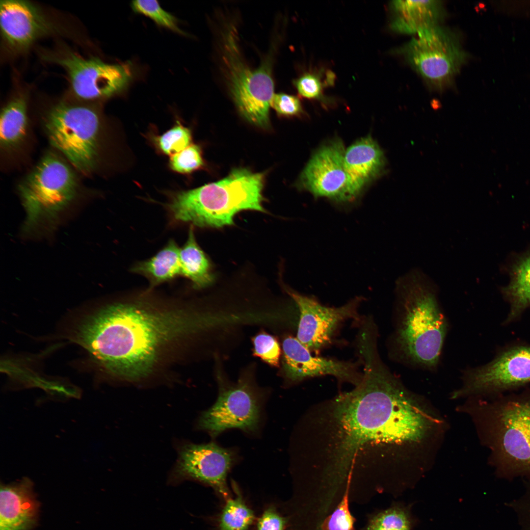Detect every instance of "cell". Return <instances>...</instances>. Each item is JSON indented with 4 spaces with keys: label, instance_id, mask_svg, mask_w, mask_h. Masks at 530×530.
<instances>
[{
    "label": "cell",
    "instance_id": "7402d4cb",
    "mask_svg": "<svg viewBox=\"0 0 530 530\" xmlns=\"http://www.w3.org/2000/svg\"><path fill=\"white\" fill-rule=\"evenodd\" d=\"M27 101L24 95L9 101L0 113V143L4 151L18 148L25 141L27 133Z\"/></svg>",
    "mask_w": 530,
    "mask_h": 530
},
{
    "label": "cell",
    "instance_id": "2e32d148",
    "mask_svg": "<svg viewBox=\"0 0 530 530\" xmlns=\"http://www.w3.org/2000/svg\"><path fill=\"white\" fill-rule=\"evenodd\" d=\"M282 345L284 371L292 381L328 375L356 386L362 380L363 372L359 370L360 359L353 362L313 356L297 338L292 336L285 338Z\"/></svg>",
    "mask_w": 530,
    "mask_h": 530
},
{
    "label": "cell",
    "instance_id": "1f68e13d",
    "mask_svg": "<svg viewBox=\"0 0 530 530\" xmlns=\"http://www.w3.org/2000/svg\"><path fill=\"white\" fill-rule=\"evenodd\" d=\"M325 83L322 82L319 74L316 72H306L293 81L299 95L309 99L322 101L325 99L323 88Z\"/></svg>",
    "mask_w": 530,
    "mask_h": 530
},
{
    "label": "cell",
    "instance_id": "44dd1931",
    "mask_svg": "<svg viewBox=\"0 0 530 530\" xmlns=\"http://www.w3.org/2000/svg\"><path fill=\"white\" fill-rule=\"evenodd\" d=\"M180 248L173 239H170L151 258L134 265L132 271L144 276L151 287L182 276Z\"/></svg>",
    "mask_w": 530,
    "mask_h": 530
},
{
    "label": "cell",
    "instance_id": "603a6c76",
    "mask_svg": "<svg viewBox=\"0 0 530 530\" xmlns=\"http://www.w3.org/2000/svg\"><path fill=\"white\" fill-rule=\"evenodd\" d=\"M182 276L189 279L195 289L208 287L213 281L210 261L198 244L191 225L188 238L180 248Z\"/></svg>",
    "mask_w": 530,
    "mask_h": 530
},
{
    "label": "cell",
    "instance_id": "e575fe53",
    "mask_svg": "<svg viewBox=\"0 0 530 530\" xmlns=\"http://www.w3.org/2000/svg\"><path fill=\"white\" fill-rule=\"evenodd\" d=\"M520 520L522 530H530V490L522 503Z\"/></svg>",
    "mask_w": 530,
    "mask_h": 530
},
{
    "label": "cell",
    "instance_id": "9a60e30c",
    "mask_svg": "<svg viewBox=\"0 0 530 530\" xmlns=\"http://www.w3.org/2000/svg\"><path fill=\"white\" fill-rule=\"evenodd\" d=\"M289 294L300 312L297 339L310 351L329 344L339 325L348 319L360 320L358 308L362 298L356 297L338 307L323 306L313 298L294 292Z\"/></svg>",
    "mask_w": 530,
    "mask_h": 530
},
{
    "label": "cell",
    "instance_id": "4dcf8cb0",
    "mask_svg": "<svg viewBox=\"0 0 530 530\" xmlns=\"http://www.w3.org/2000/svg\"><path fill=\"white\" fill-rule=\"evenodd\" d=\"M254 355L267 364L278 367L281 349L276 339L266 333H261L253 340Z\"/></svg>",
    "mask_w": 530,
    "mask_h": 530
},
{
    "label": "cell",
    "instance_id": "4fadbf2b",
    "mask_svg": "<svg viewBox=\"0 0 530 530\" xmlns=\"http://www.w3.org/2000/svg\"><path fill=\"white\" fill-rule=\"evenodd\" d=\"M235 460L234 451L214 443L186 444L180 450L172 480L174 483L186 479L199 481L225 500L231 496L226 480Z\"/></svg>",
    "mask_w": 530,
    "mask_h": 530
},
{
    "label": "cell",
    "instance_id": "ac0fdd59",
    "mask_svg": "<svg viewBox=\"0 0 530 530\" xmlns=\"http://www.w3.org/2000/svg\"><path fill=\"white\" fill-rule=\"evenodd\" d=\"M38 507L33 483L28 477L1 485L0 530H30L36 522Z\"/></svg>",
    "mask_w": 530,
    "mask_h": 530
},
{
    "label": "cell",
    "instance_id": "d6a6232c",
    "mask_svg": "<svg viewBox=\"0 0 530 530\" xmlns=\"http://www.w3.org/2000/svg\"><path fill=\"white\" fill-rule=\"evenodd\" d=\"M270 106L282 116H301L304 113L301 103L297 97L284 93L274 94Z\"/></svg>",
    "mask_w": 530,
    "mask_h": 530
},
{
    "label": "cell",
    "instance_id": "5b68a950",
    "mask_svg": "<svg viewBox=\"0 0 530 530\" xmlns=\"http://www.w3.org/2000/svg\"><path fill=\"white\" fill-rule=\"evenodd\" d=\"M485 408L488 442L498 476L530 479V395L500 397Z\"/></svg>",
    "mask_w": 530,
    "mask_h": 530
},
{
    "label": "cell",
    "instance_id": "52a82bcc",
    "mask_svg": "<svg viewBox=\"0 0 530 530\" xmlns=\"http://www.w3.org/2000/svg\"><path fill=\"white\" fill-rule=\"evenodd\" d=\"M237 32L230 24L222 33L221 53L227 86L240 114L262 129L269 127V110L274 95L272 61L265 60L256 69L242 58L238 45Z\"/></svg>",
    "mask_w": 530,
    "mask_h": 530
},
{
    "label": "cell",
    "instance_id": "cb8c5ba5",
    "mask_svg": "<svg viewBox=\"0 0 530 530\" xmlns=\"http://www.w3.org/2000/svg\"><path fill=\"white\" fill-rule=\"evenodd\" d=\"M233 487L234 495L224 500L218 518V530H249L256 520L254 512L235 483H233Z\"/></svg>",
    "mask_w": 530,
    "mask_h": 530
},
{
    "label": "cell",
    "instance_id": "4316f807",
    "mask_svg": "<svg viewBox=\"0 0 530 530\" xmlns=\"http://www.w3.org/2000/svg\"><path fill=\"white\" fill-rule=\"evenodd\" d=\"M133 11L152 19L158 25L177 33L186 35L180 28L176 18L163 9L157 0H139L132 1L131 4Z\"/></svg>",
    "mask_w": 530,
    "mask_h": 530
},
{
    "label": "cell",
    "instance_id": "7c38bea8",
    "mask_svg": "<svg viewBox=\"0 0 530 530\" xmlns=\"http://www.w3.org/2000/svg\"><path fill=\"white\" fill-rule=\"evenodd\" d=\"M345 150L337 139L323 146L312 157L301 173L298 186L315 197L337 203L354 201L360 195L346 169Z\"/></svg>",
    "mask_w": 530,
    "mask_h": 530
},
{
    "label": "cell",
    "instance_id": "9c48e42d",
    "mask_svg": "<svg viewBox=\"0 0 530 530\" xmlns=\"http://www.w3.org/2000/svg\"><path fill=\"white\" fill-rule=\"evenodd\" d=\"M395 52L438 89L452 82L468 57L456 36L439 25L419 32Z\"/></svg>",
    "mask_w": 530,
    "mask_h": 530
},
{
    "label": "cell",
    "instance_id": "484cf974",
    "mask_svg": "<svg viewBox=\"0 0 530 530\" xmlns=\"http://www.w3.org/2000/svg\"><path fill=\"white\" fill-rule=\"evenodd\" d=\"M153 141L160 152L171 156L192 144L191 132L188 128L177 122L173 127L162 134L154 137Z\"/></svg>",
    "mask_w": 530,
    "mask_h": 530
},
{
    "label": "cell",
    "instance_id": "f1b7e54d",
    "mask_svg": "<svg viewBox=\"0 0 530 530\" xmlns=\"http://www.w3.org/2000/svg\"><path fill=\"white\" fill-rule=\"evenodd\" d=\"M342 500L333 513L327 517L322 524V530H354L355 519L348 508V492L350 481Z\"/></svg>",
    "mask_w": 530,
    "mask_h": 530
},
{
    "label": "cell",
    "instance_id": "30bf717a",
    "mask_svg": "<svg viewBox=\"0 0 530 530\" xmlns=\"http://www.w3.org/2000/svg\"><path fill=\"white\" fill-rule=\"evenodd\" d=\"M49 59L65 69L73 93L81 100H101L121 94L133 79L130 62L108 63L98 57L85 58L71 52Z\"/></svg>",
    "mask_w": 530,
    "mask_h": 530
},
{
    "label": "cell",
    "instance_id": "5bb4252c",
    "mask_svg": "<svg viewBox=\"0 0 530 530\" xmlns=\"http://www.w3.org/2000/svg\"><path fill=\"white\" fill-rule=\"evenodd\" d=\"M460 393H498L530 382V347L509 350L487 364L463 370Z\"/></svg>",
    "mask_w": 530,
    "mask_h": 530
},
{
    "label": "cell",
    "instance_id": "7a4b0ae2",
    "mask_svg": "<svg viewBox=\"0 0 530 530\" xmlns=\"http://www.w3.org/2000/svg\"><path fill=\"white\" fill-rule=\"evenodd\" d=\"M203 322L185 309L117 303L83 316L71 337L109 374L136 380L151 373L168 345L197 331Z\"/></svg>",
    "mask_w": 530,
    "mask_h": 530
},
{
    "label": "cell",
    "instance_id": "6da1fadb",
    "mask_svg": "<svg viewBox=\"0 0 530 530\" xmlns=\"http://www.w3.org/2000/svg\"><path fill=\"white\" fill-rule=\"evenodd\" d=\"M363 377L333 402L326 471L351 477L359 450L370 444L417 441L428 422L413 397L372 351L361 356Z\"/></svg>",
    "mask_w": 530,
    "mask_h": 530
},
{
    "label": "cell",
    "instance_id": "ffe728a7",
    "mask_svg": "<svg viewBox=\"0 0 530 530\" xmlns=\"http://www.w3.org/2000/svg\"><path fill=\"white\" fill-rule=\"evenodd\" d=\"M344 161L347 173L359 194L368 183L383 172L386 165L382 150L369 135L345 150Z\"/></svg>",
    "mask_w": 530,
    "mask_h": 530
},
{
    "label": "cell",
    "instance_id": "d6986e66",
    "mask_svg": "<svg viewBox=\"0 0 530 530\" xmlns=\"http://www.w3.org/2000/svg\"><path fill=\"white\" fill-rule=\"evenodd\" d=\"M391 29L397 33L416 35L437 26L444 15L439 0H395L391 3Z\"/></svg>",
    "mask_w": 530,
    "mask_h": 530
},
{
    "label": "cell",
    "instance_id": "83f0119b",
    "mask_svg": "<svg viewBox=\"0 0 530 530\" xmlns=\"http://www.w3.org/2000/svg\"><path fill=\"white\" fill-rule=\"evenodd\" d=\"M170 157V168L180 174H190L202 168L205 165L201 149L196 144H191Z\"/></svg>",
    "mask_w": 530,
    "mask_h": 530
},
{
    "label": "cell",
    "instance_id": "d4e9b609",
    "mask_svg": "<svg viewBox=\"0 0 530 530\" xmlns=\"http://www.w3.org/2000/svg\"><path fill=\"white\" fill-rule=\"evenodd\" d=\"M504 292L510 302L512 316L530 304V254L514 265L510 282Z\"/></svg>",
    "mask_w": 530,
    "mask_h": 530
},
{
    "label": "cell",
    "instance_id": "8992f818",
    "mask_svg": "<svg viewBox=\"0 0 530 530\" xmlns=\"http://www.w3.org/2000/svg\"><path fill=\"white\" fill-rule=\"evenodd\" d=\"M79 189L77 177L67 162L54 153L46 154L18 186L26 213L25 233L39 234L54 229Z\"/></svg>",
    "mask_w": 530,
    "mask_h": 530
},
{
    "label": "cell",
    "instance_id": "ba28073f",
    "mask_svg": "<svg viewBox=\"0 0 530 530\" xmlns=\"http://www.w3.org/2000/svg\"><path fill=\"white\" fill-rule=\"evenodd\" d=\"M102 122L94 107L61 101L48 109L44 125L51 144L76 169L88 174L99 162Z\"/></svg>",
    "mask_w": 530,
    "mask_h": 530
},
{
    "label": "cell",
    "instance_id": "836d02e7",
    "mask_svg": "<svg viewBox=\"0 0 530 530\" xmlns=\"http://www.w3.org/2000/svg\"><path fill=\"white\" fill-rule=\"evenodd\" d=\"M255 530H285L287 521L276 507L265 508L256 520Z\"/></svg>",
    "mask_w": 530,
    "mask_h": 530
},
{
    "label": "cell",
    "instance_id": "277c9868",
    "mask_svg": "<svg viewBox=\"0 0 530 530\" xmlns=\"http://www.w3.org/2000/svg\"><path fill=\"white\" fill-rule=\"evenodd\" d=\"M265 173L246 168L233 169L225 178L174 194L167 204L177 221L199 227L233 225L243 210L265 212L262 206Z\"/></svg>",
    "mask_w": 530,
    "mask_h": 530
},
{
    "label": "cell",
    "instance_id": "3957f363",
    "mask_svg": "<svg viewBox=\"0 0 530 530\" xmlns=\"http://www.w3.org/2000/svg\"><path fill=\"white\" fill-rule=\"evenodd\" d=\"M436 284L423 271L413 269L397 280L394 330L388 354L404 366L435 371L449 330Z\"/></svg>",
    "mask_w": 530,
    "mask_h": 530
},
{
    "label": "cell",
    "instance_id": "e0dca14e",
    "mask_svg": "<svg viewBox=\"0 0 530 530\" xmlns=\"http://www.w3.org/2000/svg\"><path fill=\"white\" fill-rule=\"evenodd\" d=\"M0 25L4 42L18 52L27 49L53 28L36 5L21 0H0Z\"/></svg>",
    "mask_w": 530,
    "mask_h": 530
},
{
    "label": "cell",
    "instance_id": "8fae6325",
    "mask_svg": "<svg viewBox=\"0 0 530 530\" xmlns=\"http://www.w3.org/2000/svg\"><path fill=\"white\" fill-rule=\"evenodd\" d=\"M262 406V397L247 382L221 385L216 402L202 414L198 426L212 437L231 428L253 433L259 427Z\"/></svg>",
    "mask_w": 530,
    "mask_h": 530
},
{
    "label": "cell",
    "instance_id": "f546056e",
    "mask_svg": "<svg viewBox=\"0 0 530 530\" xmlns=\"http://www.w3.org/2000/svg\"><path fill=\"white\" fill-rule=\"evenodd\" d=\"M410 525L404 512L397 509H390L374 516L366 530H409Z\"/></svg>",
    "mask_w": 530,
    "mask_h": 530
}]
</instances>
